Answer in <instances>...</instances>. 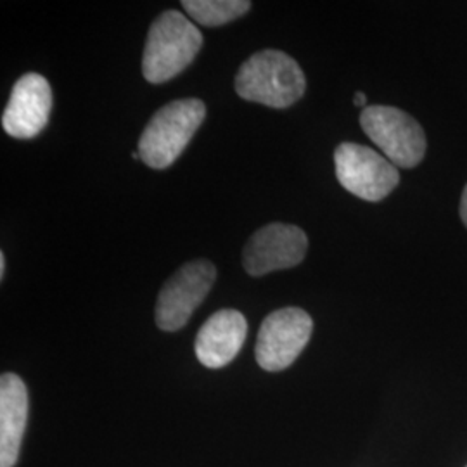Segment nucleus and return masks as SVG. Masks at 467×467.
<instances>
[{
	"label": "nucleus",
	"mask_w": 467,
	"mask_h": 467,
	"mask_svg": "<svg viewBox=\"0 0 467 467\" xmlns=\"http://www.w3.org/2000/svg\"><path fill=\"white\" fill-rule=\"evenodd\" d=\"M306 88L300 65L283 50L253 54L235 75V92L243 99L268 108H289L303 98Z\"/></svg>",
	"instance_id": "1"
},
{
	"label": "nucleus",
	"mask_w": 467,
	"mask_h": 467,
	"mask_svg": "<svg viewBox=\"0 0 467 467\" xmlns=\"http://www.w3.org/2000/svg\"><path fill=\"white\" fill-rule=\"evenodd\" d=\"M202 46L200 28L179 11H165L150 25L142 73L150 84H165L189 67Z\"/></svg>",
	"instance_id": "2"
},
{
	"label": "nucleus",
	"mask_w": 467,
	"mask_h": 467,
	"mask_svg": "<svg viewBox=\"0 0 467 467\" xmlns=\"http://www.w3.org/2000/svg\"><path fill=\"white\" fill-rule=\"evenodd\" d=\"M206 117L200 99L171 100L154 113L139 139L140 160L154 170H165L184 152Z\"/></svg>",
	"instance_id": "3"
},
{
	"label": "nucleus",
	"mask_w": 467,
	"mask_h": 467,
	"mask_svg": "<svg viewBox=\"0 0 467 467\" xmlns=\"http://www.w3.org/2000/svg\"><path fill=\"white\" fill-rule=\"evenodd\" d=\"M360 125L384 156L400 168L418 167L426 154V135L416 118L391 106H368Z\"/></svg>",
	"instance_id": "4"
},
{
	"label": "nucleus",
	"mask_w": 467,
	"mask_h": 467,
	"mask_svg": "<svg viewBox=\"0 0 467 467\" xmlns=\"http://www.w3.org/2000/svg\"><path fill=\"white\" fill-rule=\"evenodd\" d=\"M336 177L353 196L360 200L381 201L400 182L397 167L368 146L343 142L334 150Z\"/></svg>",
	"instance_id": "5"
},
{
	"label": "nucleus",
	"mask_w": 467,
	"mask_h": 467,
	"mask_svg": "<svg viewBox=\"0 0 467 467\" xmlns=\"http://www.w3.org/2000/svg\"><path fill=\"white\" fill-rule=\"evenodd\" d=\"M215 279L217 268L208 260H194L179 268L158 295V327L167 333L182 329L194 310L212 291Z\"/></svg>",
	"instance_id": "6"
},
{
	"label": "nucleus",
	"mask_w": 467,
	"mask_h": 467,
	"mask_svg": "<svg viewBox=\"0 0 467 467\" xmlns=\"http://www.w3.org/2000/svg\"><path fill=\"white\" fill-rule=\"evenodd\" d=\"M312 317L301 308H281L268 316L258 333L254 355L258 366L268 372L289 368L310 341Z\"/></svg>",
	"instance_id": "7"
},
{
	"label": "nucleus",
	"mask_w": 467,
	"mask_h": 467,
	"mask_svg": "<svg viewBox=\"0 0 467 467\" xmlns=\"http://www.w3.org/2000/svg\"><path fill=\"white\" fill-rule=\"evenodd\" d=\"M306 250L308 237L300 227L270 223L251 235L243 250V265L250 275L260 277L300 265Z\"/></svg>",
	"instance_id": "8"
},
{
	"label": "nucleus",
	"mask_w": 467,
	"mask_h": 467,
	"mask_svg": "<svg viewBox=\"0 0 467 467\" xmlns=\"http://www.w3.org/2000/svg\"><path fill=\"white\" fill-rule=\"evenodd\" d=\"M52 109L50 85L38 73L17 80L2 115V127L15 139H34L49 123Z\"/></svg>",
	"instance_id": "9"
},
{
	"label": "nucleus",
	"mask_w": 467,
	"mask_h": 467,
	"mask_svg": "<svg viewBox=\"0 0 467 467\" xmlns=\"http://www.w3.org/2000/svg\"><path fill=\"white\" fill-rule=\"evenodd\" d=\"M248 322L237 310H218L201 326L196 336V357L204 368L229 366L243 348Z\"/></svg>",
	"instance_id": "10"
},
{
	"label": "nucleus",
	"mask_w": 467,
	"mask_h": 467,
	"mask_svg": "<svg viewBox=\"0 0 467 467\" xmlns=\"http://www.w3.org/2000/svg\"><path fill=\"white\" fill-rule=\"evenodd\" d=\"M28 420V389L23 379L5 372L0 378V467H15Z\"/></svg>",
	"instance_id": "11"
},
{
	"label": "nucleus",
	"mask_w": 467,
	"mask_h": 467,
	"mask_svg": "<svg viewBox=\"0 0 467 467\" xmlns=\"http://www.w3.org/2000/svg\"><path fill=\"white\" fill-rule=\"evenodd\" d=\"M182 7L201 26H222L250 11L248 0H184Z\"/></svg>",
	"instance_id": "12"
},
{
	"label": "nucleus",
	"mask_w": 467,
	"mask_h": 467,
	"mask_svg": "<svg viewBox=\"0 0 467 467\" xmlns=\"http://www.w3.org/2000/svg\"><path fill=\"white\" fill-rule=\"evenodd\" d=\"M461 217H462V222L466 223L467 227V185L464 192H462V201H461Z\"/></svg>",
	"instance_id": "13"
},
{
	"label": "nucleus",
	"mask_w": 467,
	"mask_h": 467,
	"mask_svg": "<svg viewBox=\"0 0 467 467\" xmlns=\"http://www.w3.org/2000/svg\"><path fill=\"white\" fill-rule=\"evenodd\" d=\"M355 106H366L368 104V98H366V94H362V92H357L355 94ZM368 108V106H366Z\"/></svg>",
	"instance_id": "14"
},
{
	"label": "nucleus",
	"mask_w": 467,
	"mask_h": 467,
	"mask_svg": "<svg viewBox=\"0 0 467 467\" xmlns=\"http://www.w3.org/2000/svg\"><path fill=\"white\" fill-rule=\"evenodd\" d=\"M4 275H5V254L0 253V277L4 279Z\"/></svg>",
	"instance_id": "15"
}]
</instances>
